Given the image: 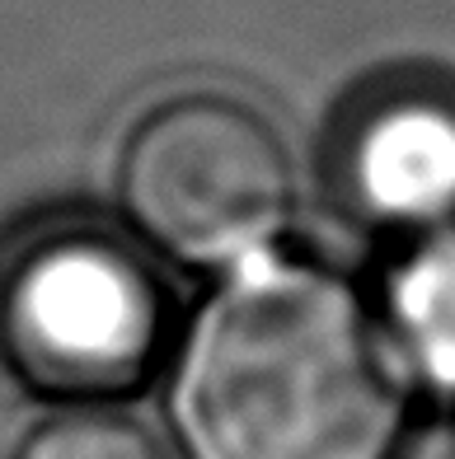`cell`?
<instances>
[{
  "label": "cell",
  "instance_id": "obj_2",
  "mask_svg": "<svg viewBox=\"0 0 455 459\" xmlns=\"http://www.w3.org/2000/svg\"><path fill=\"white\" fill-rule=\"evenodd\" d=\"M113 187L136 244L202 273L273 254L296 202L292 155L273 122L206 90L132 122Z\"/></svg>",
  "mask_w": 455,
  "mask_h": 459
},
{
  "label": "cell",
  "instance_id": "obj_4",
  "mask_svg": "<svg viewBox=\"0 0 455 459\" xmlns=\"http://www.w3.org/2000/svg\"><path fill=\"white\" fill-rule=\"evenodd\" d=\"M347 187L357 206L395 230L455 225V108L437 99H395L347 145Z\"/></svg>",
  "mask_w": 455,
  "mask_h": 459
},
{
  "label": "cell",
  "instance_id": "obj_3",
  "mask_svg": "<svg viewBox=\"0 0 455 459\" xmlns=\"http://www.w3.org/2000/svg\"><path fill=\"white\" fill-rule=\"evenodd\" d=\"M0 357L43 399L109 403L164 357V290L146 254L94 225H52L0 263Z\"/></svg>",
  "mask_w": 455,
  "mask_h": 459
},
{
  "label": "cell",
  "instance_id": "obj_6",
  "mask_svg": "<svg viewBox=\"0 0 455 459\" xmlns=\"http://www.w3.org/2000/svg\"><path fill=\"white\" fill-rule=\"evenodd\" d=\"M14 459H164L160 441L109 403H66L43 417Z\"/></svg>",
  "mask_w": 455,
  "mask_h": 459
},
{
  "label": "cell",
  "instance_id": "obj_5",
  "mask_svg": "<svg viewBox=\"0 0 455 459\" xmlns=\"http://www.w3.org/2000/svg\"><path fill=\"white\" fill-rule=\"evenodd\" d=\"M376 324L399 380L455 403V225L427 230L395 258Z\"/></svg>",
  "mask_w": 455,
  "mask_h": 459
},
{
  "label": "cell",
  "instance_id": "obj_1",
  "mask_svg": "<svg viewBox=\"0 0 455 459\" xmlns=\"http://www.w3.org/2000/svg\"><path fill=\"white\" fill-rule=\"evenodd\" d=\"M404 394L357 290L273 248L221 273L183 324L170 427L183 459H395Z\"/></svg>",
  "mask_w": 455,
  "mask_h": 459
}]
</instances>
